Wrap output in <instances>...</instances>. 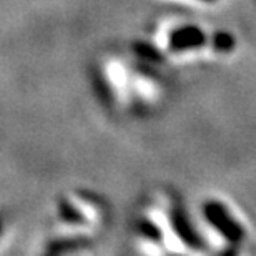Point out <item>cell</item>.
Here are the masks:
<instances>
[{"mask_svg": "<svg viewBox=\"0 0 256 256\" xmlns=\"http://www.w3.org/2000/svg\"><path fill=\"white\" fill-rule=\"evenodd\" d=\"M238 50L240 40L232 30L183 18L162 20L145 40L133 45V54L158 66L228 60Z\"/></svg>", "mask_w": 256, "mask_h": 256, "instance_id": "6da1fadb", "label": "cell"}, {"mask_svg": "<svg viewBox=\"0 0 256 256\" xmlns=\"http://www.w3.org/2000/svg\"><path fill=\"white\" fill-rule=\"evenodd\" d=\"M133 244L148 256L204 254L192 214L170 193H155L143 204L133 230Z\"/></svg>", "mask_w": 256, "mask_h": 256, "instance_id": "7a4b0ae2", "label": "cell"}, {"mask_svg": "<svg viewBox=\"0 0 256 256\" xmlns=\"http://www.w3.org/2000/svg\"><path fill=\"white\" fill-rule=\"evenodd\" d=\"M190 214L206 253L236 256L246 253L253 244L250 220L223 194L203 196Z\"/></svg>", "mask_w": 256, "mask_h": 256, "instance_id": "3957f363", "label": "cell"}, {"mask_svg": "<svg viewBox=\"0 0 256 256\" xmlns=\"http://www.w3.org/2000/svg\"><path fill=\"white\" fill-rule=\"evenodd\" d=\"M104 82L112 100L125 110L152 112L166 96L160 66L136 54L130 58L110 57L104 64Z\"/></svg>", "mask_w": 256, "mask_h": 256, "instance_id": "277c9868", "label": "cell"}, {"mask_svg": "<svg viewBox=\"0 0 256 256\" xmlns=\"http://www.w3.org/2000/svg\"><path fill=\"white\" fill-rule=\"evenodd\" d=\"M170 2L188 5V7H196V8H214L218 5H222L224 0H170Z\"/></svg>", "mask_w": 256, "mask_h": 256, "instance_id": "5b68a950", "label": "cell"}]
</instances>
